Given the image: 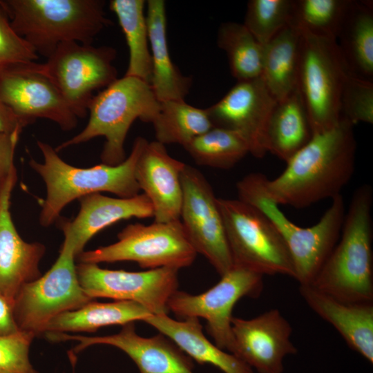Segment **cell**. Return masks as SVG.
Returning a JSON list of instances; mask_svg holds the SVG:
<instances>
[{
  "label": "cell",
  "mask_w": 373,
  "mask_h": 373,
  "mask_svg": "<svg viewBox=\"0 0 373 373\" xmlns=\"http://www.w3.org/2000/svg\"><path fill=\"white\" fill-rule=\"evenodd\" d=\"M299 30L297 88L314 135L341 120L340 97L348 71L335 39Z\"/></svg>",
  "instance_id": "obj_8"
},
{
  "label": "cell",
  "mask_w": 373,
  "mask_h": 373,
  "mask_svg": "<svg viewBox=\"0 0 373 373\" xmlns=\"http://www.w3.org/2000/svg\"><path fill=\"white\" fill-rule=\"evenodd\" d=\"M309 307L331 324L350 348L373 363V304L340 300L312 285H299Z\"/></svg>",
  "instance_id": "obj_22"
},
{
  "label": "cell",
  "mask_w": 373,
  "mask_h": 373,
  "mask_svg": "<svg viewBox=\"0 0 373 373\" xmlns=\"http://www.w3.org/2000/svg\"><path fill=\"white\" fill-rule=\"evenodd\" d=\"M353 127L341 119L332 128L313 135L277 178L267 179L269 198L279 206L302 209L341 195L355 168Z\"/></svg>",
  "instance_id": "obj_1"
},
{
  "label": "cell",
  "mask_w": 373,
  "mask_h": 373,
  "mask_svg": "<svg viewBox=\"0 0 373 373\" xmlns=\"http://www.w3.org/2000/svg\"><path fill=\"white\" fill-rule=\"evenodd\" d=\"M78 200L80 207L77 216L73 220H61L59 223L64 241L73 248L76 257L87 242L106 227L131 218L153 217L152 204L144 193L131 198H111L95 193Z\"/></svg>",
  "instance_id": "obj_21"
},
{
  "label": "cell",
  "mask_w": 373,
  "mask_h": 373,
  "mask_svg": "<svg viewBox=\"0 0 373 373\" xmlns=\"http://www.w3.org/2000/svg\"><path fill=\"white\" fill-rule=\"evenodd\" d=\"M277 101L261 77L238 82L218 102L207 108L213 126L238 133L257 158L267 153L266 133Z\"/></svg>",
  "instance_id": "obj_16"
},
{
  "label": "cell",
  "mask_w": 373,
  "mask_h": 373,
  "mask_svg": "<svg viewBox=\"0 0 373 373\" xmlns=\"http://www.w3.org/2000/svg\"><path fill=\"white\" fill-rule=\"evenodd\" d=\"M267 178L260 173H249L236 184L238 199L265 214L280 233L291 256L295 279L310 285L337 243L345 214L342 195L332 200L318 222L301 227L288 219L266 192Z\"/></svg>",
  "instance_id": "obj_5"
},
{
  "label": "cell",
  "mask_w": 373,
  "mask_h": 373,
  "mask_svg": "<svg viewBox=\"0 0 373 373\" xmlns=\"http://www.w3.org/2000/svg\"><path fill=\"white\" fill-rule=\"evenodd\" d=\"M144 322L174 342L186 355L199 364L212 365L223 373H254L234 354L209 341L197 318L174 320L168 315H151Z\"/></svg>",
  "instance_id": "obj_24"
},
{
  "label": "cell",
  "mask_w": 373,
  "mask_h": 373,
  "mask_svg": "<svg viewBox=\"0 0 373 373\" xmlns=\"http://www.w3.org/2000/svg\"><path fill=\"white\" fill-rule=\"evenodd\" d=\"M300 32L287 25L263 46L261 78L280 101L297 88Z\"/></svg>",
  "instance_id": "obj_27"
},
{
  "label": "cell",
  "mask_w": 373,
  "mask_h": 373,
  "mask_svg": "<svg viewBox=\"0 0 373 373\" xmlns=\"http://www.w3.org/2000/svg\"><path fill=\"white\" fill-rule=\"evenodd\" d=\"M75 258L73 248L64 241L51 268L19 289L12 305L19 331L32 333L35 336L44 334L52 318L93 300L79 284Z\"/></svg>",
  "instance_id": "obj_10"
},
{
  "label": "cell",
  "mask_w": 373,
  "mask_h": 373,
  "mask_svg": "<svg viewBox=\"0 0 373 373\" xmlns=\"http://www.w3.org/2000/svg\"><path fill=\"white\" fill-rule=\"evenodd\" d=\"M181 182L180 220L197 254L204 256L221 276L233 265L218 198L204 175L190 165H185Z\"/></svg>",
  "instance_id": "obj_13"
},
{
  "label": "cell",
  "mask_w": 373,
  "mask_h": 373,
  "mask_svg": "<svg viewBox=\"0 0 373 373\" xmlns=\"http://www.w3.org/2000/svg\"><path fill=\"white\" fill-rule=\"evenodd\" d=\"M116 55L112 46L64 42L45 63L39 64V69L52 82L77 116L84 117L94 92L117 79L113 65Z\"/></svg>",
  "instance_id": "obj_11"
},
{
  "label": "cell",
  "mask_w": 373,
  "mask_h": 373,
  "mask_svg": "<svg viewBox=\"0 0 373 373\" xmlns=\"http://www.w3.org/2000/svg\"><path fill=\"white\" fill-rule=\"evenodd\" d=\"M151 124L156 141L183 147L213 127L207 108L189 105L184 100L160 102L159 111Z\"/></svg>",
  "instance_id": "obj_30"
},
{
  "label": "cell",
  "mask_w": 373,
  "mask_h": 373,
  "mask_svg": "<svg viewBox=\"0 0 373 373\" xmlns=\"http://www.w3.org/2000/svg\"><path fill=\"white\" fill-rule=\"evenodd\" d=\"M217 44L225 52L231 75L238 82L260 77L263 46L243 23H222L218 30Z\"/></svg>",
  "instance_id": "obj_31"
},
{
  "label": "cell",
  "mask_w": 373,
  "mask_h": 373,
  "mask_svg": "<svg viewBox=\"0 0 373 373\" xmlns=\"http://www.w3.org/2000/svg\"><path fill=\"white\" fill-rule=\"evenodd\" d=\"M294 0H250L244 25L262 46L289 25Z\"/></svg>",
  "instance_id": "obj_34"
},
{
  "label": "cell",
  "mask_w": 373,
  "mask_h": 373,
  "mask_svg": "<svg viewBox=\"0 0 373 373\" xmlns=\"http://www.w3.org/2000/svg\"><path fill=\"white\" fill-rule=\"evenodd\" d=\"M186 164L171 157L165 145L147 142L136 164L135 178L150 200L155 222L179 220L182 202L181 175Z\"/></svg>",
  "instance_id": "obj_20"
},
{
  "label": "cell",
  "mask_w": 373,
  "mask_h": 373,
  "mask_svg": "<svg viewBox=\"0 0 373 373\" xmlns=\"http://www.w3.org/2000/svg\"><path fill=\"white\" fill-rule=\"evenodd\" d=\"M233 354L258 373H284V358L296 354L292 328L278 309L253 318L233 317Z\"/></svg>",
  "instance_id": "obj_17"
},
{
  "label": "cell",
  "mask_w": 373,
  "mask_h": 373,
  "mask_svg": "<svg viewBox=\"0 0 373 373\" xmlns=\"http://www.w3.org/2000/svg\"><path fill=\"white\" fill-rule=\"evenodd\" d=\"M147 142L142 137H136L129 155L117 165L101 163L78 168L64 161L49 144L37 141L44 162L30 159L29 165L42 178L46 188L39 214L40 224L49 227L59 219L68 204L88 194L109 192L119 198L138 195L140 189L135 178V166Z\"/></svg>",
  "instance_id": "obj_3"
},
{
  "label": "cell",
  "mask_w": 373,
  "mask_h": 373,
  "mask_svg": "<svg viewBox=\"0 0 373 373\" xmlns=\"http://www.w3.org/2000/svg\"><path fill=\"white\" fill-rule=\"evenodd\" d=\"M25 126L0 97V133H20Z\"/></svg>",
  "instance_id": "obj_40"
},
{
  "label": "cell",
  "mask_w": 373,
  "mask_h": 373,
  "mask_svg": "<svg viewBox=\"0 0 373 373\" xmlns=\"http://www.w3.org/2000/svg\"><path fill=\"white\" fill-rule=\"evenodd\" d=\"M262 278L260 274L233 266L214 286L202 294L193 295L177 290L169 298L168 308L180 320H206L207 333L215 345L232 354L233 307L243 297H258L263 288Z\"/></svg>",
  "instance_id": "obj_12"
},
{
  "label": "cell",
  "mask_w": 373,
  "mask_h": 373,
  "mask_svg": "<svg viewBox=\"0 0 373 373\" xmlns=\"http://www.w3.org/2000/svg\"><path fill=\"white\" fill-rule=\"evenodd\" d=\"M308 115L296 88L277 101L266 133L267 153L287 162L312 137Z\"/></svg>",
  "instance_id": "obj_26"
},
{
  "label": "cell",
  "mask_w": 373,
  "mask_h": 373,
  "mask_svg": "<svg viewBox=\"0 0 373 373\" xmlns=\"http://www.w3.org/2000/svg\"><path fill=\"white\" fill-rule=\"evenodd\" d=\"M372 204L369 184L355 190L341 237L310 284L342 301L373 300Z\"/></svg>",
  "instance_id": "obj_2"
},
{
  "label": "cell",
  "mask_w": 373,
  "mask_h": 373,
  "mask_svg": "<svg viewBox=\"0 0 373 373\" xmlns=\"http://www.w3.org/2000/svg\"><path fill=\"white\" fill-rule=\"evenodd\" d=\"M159 109L160 102L149 84L124 75L93 96L88 106L89 118L85 128L55 149L59 152L104 137L102 163L117 165L126 159L124 142L133 123L137 119L152 123Z\"/></svg>",
  "instance_id": "obj_6"
},
{
  "label": "cell",
  "mask_w": 373,
  "mask_h": 373,
  "mask_svg": "<svg viewBox=\"0 0 373 373\" xmlns=\"http://www.w3.org/2000/svg\"><path fill=\"white\" fill-rule=\"evenodd\" d=\"M197 164L229 169L249 153L246 140L237 132L213 126L184 146Z\"/></svg>",
  "instance_id": "obj_32"
},
{
  "label": "cell",
  "mask_w": 373,
  "mask_h": 373,
  "mask_svg": "<svg viewBox=\"0 0 373 373\" xmlns=\"http://www.w3.org/2000/svg\"><path fill=\"white\" fill-rule=\"evenodd\" d=\"M12 27L39 55L61 44H92L111 21L102 0H0Z\"/></svg>",
  "instance_id": "obj_4"
},
{
  "label": "cell",
  "mask_w": 373,
  "mask_h": 373,
  "mask_svg": "<svg viewBox=\"0 0 373 373\" xmlns=\"http://www.w3.org/2000/svg\"><path fill=\"white\" fill-rule=\"evenodd\" d=\"M350 0H294L291 25L336 40Z\"/></svg>",
  "instance_id": "obj_33"
},
{
  "label": "cell",
  "mask_w": 373,
  "mask_h": 373,
  "mask_svg": "<svg viewBox=\"0 0 373 373\" xmlns=\"http://www.w3.org/2000/svg\"><path fill=\"white\" fill-rule=\"evenodd\" d=\"M146 15L151 56V87L157 99L184 100L192 79L184 75L172 61L167 44L166 4L149 0Z\"/></svg>",
  "instance_id": "obj_23"
},
{
  "label": "cell",
  "mask_w": 373,
  "mask_h": 373,
  "mask_svg": "<svg viewBox=\"0 0 373 373\" xmlns=\"http://www.w3.org/2000/svg\"><path fill=\"white\" fill-rule=\"evenodd\" d=\"M144 0H111L110 10L116 15L128 48L125 76L139 78L150 84L152 73L149 33Z\"/></svg>",
  "instance_id": "obj_29"
},
{
  "label": "cell",
  "mask_w": 373,
  "mask_h": 373,
  "mask_svg": "<svg viewBox=\"0 0 373 373\" xmlns=\"http://www.w3.org/2000/svg\"><path fill=\"white\" fill-rule=\"evenodd\" d=\"M38 58L34 49L15 31L0 3V73L15 66L36 62Z\"/></svg>",
  "instance_id": "obj_36"
},
{
  "label": "cell",
  "mask_w": 373,
  "mask_h": 373,
  "mask_svg": "<svg viewBox=\"0 0 373 373\" xmlns=\"http://www.w3.org/2000/svg\"><path fill=\"white\" fill-rule=\"evenodd\" d=\"M0 97L25 127L38 118L54 122L64 131L77 126L79 117L37 62L1 72Z\"/></svg>",
  "instance_id": "obj_15"
},
{
  "label": "cell",
  "mask_w": 373,
  "mask_h": 373,
  "mask_svg": "<svg viewBox=\"0 0 373 373\" xmlns=\"http://www.w3.org/2000/svg\"><path fill=\"white\" fill-rule=\"evenodd\" d=\"M16 181L15 169L0 185V293L12 305L22 286L41 276L39 264L46 251L40 242L24 241L13 223L10 204Z\"/></svg>",
  "instance_id": "obj_19"
},
{
  "label": "cell",
  "mask_w": 373,
  "mask_h": 373,
  "mask_svg": "<svg viewBox=\"0 0 373 373\" xmlns=\"http://www.w3.org/2000/svg\"><path fill=\"white\" fill-rule=\"evenodd\" d=\"M46 336L52 341H78L74 354L93 345L115 347L135 362L140 373H193V360L174 342L161 333L141 336L135 332L134 323L123 325L119 333L108 336H84L59 332H48Z\"/></svg>",
  "instance_id": "obj_18"
},
{
  "label": "cell",
  "mask_w": 373,
  "mask_h": 373,
  "mask_svg": "<svg viewBox=\"0 0 373 373\" xmlns=\"http://www.w3.org/2000/svg\"><path fill=\"white\" fill-rule=\"evenodd\" d=\"M341 119L353 126L373 123V83L347 73L340 97Z\"/></svg>",
  "instance_id": "obj_35"
},
{
  "label": "cell",
  "mask_w": 373,
  "mask_h": 373,
  "mask_svg": "<svg viewBox=\"0 0 373 373\" xmlns=\"http://www.w3.org/2000/svg\"><path fill=\"white\" fill-rule=\"evenodd\" d=\"M117 239L110 245L83 251L76 258L84 263L133 261L143 269H180L191 265L198 254L180 220L130 224L117 234Z\"/></svg>",
  "instance_id": "obj_9"
},
{
  "label": "cell",
  "mask_w": 373,
  "mask_h": 373,
  "mask_svg": "<svg viewBox=\"0 0 373 373\" xmlns=\"http://www.w3.org/2000/svg\"><path fill=\"white\" fill-rule=\"evenodd\" d=\"M178 270L160 267L133 272L103 269L95 263L76 265L79 284L92 299L133 301L153 315H168L169 300L178 287Z\"/></svg>",
  "instance_id": "obj_14"
},
{
  "label": "cell",
  "mask_w": 373,
  "mask_h": 373,
  "mask_svg": "<svg viewBox=\"0 0 373 373\" xmlns=\"http://www.w3.org/2000/svg\"><path fill=\"white\" fill-rule=\"evenodd\" d=\"M19 332L12 303L0 293V336L15 334Z\"/></svg>",
  "instance_id": "obj_39"
},
{
  "label": "cell",
  "mask_w": 373,
  "mask_h": 373,
  "mask_svg": "<svg viewBox=\"0 0 373 373\" xmlns=\"http://www.w3.org/2000/svg\"><path fill=\"white\" fill-rule=\"evenodd\" d=\"M152 314L142 305L129 300L90 301L82 307L62 313L46 325L47 332H92L100 327L144 321Z\"/></svg>",
  "instance_id": "obj_28"
},
{
  "label": "cell",
  "mask_w": 373,
  "mask_h": 373,
  "mask_svg": "<svg viewBox=\"0 0 373 373\" xmlns=\"http://www.w3.org/2000/svg\"><path fill=\"white\" fill-rule=\"evenodd\" d=\"M20 134L0 133V185L16 169L14 158Z\"/></svg>",
  "instance_id": "obj_38"
},
{
  "label": "cell",
  "mask_w": 373,
  "mask_h": 373,
  "mask_svg": "<svg viewBox=\"0 0 373 373\" xmlns=\"http://www.w3.org/2000/svg\"><path fill=\"white\" fill-rule=\"evenodd\" d=\"M336 42L348 73L372 82V1L350 0Z\"/></svg>",
  "instance_id": "obj_25"
},
{
  "label": "cell",
  "mask_w": 373,
  "mask_h": 373,
  "mask_svg": "<svg viewBox=\"0 0 373 373\" xmlns=\"http://www.w3.org/2000/svg\"><path fill=\"white\" fill-rule=\"evenodd\" d=\"M35 336L19 332L0 336V373H38L29 361V349Z\"/></svg>",
  "instance_id": "obj_37"
},
{
  "label": "cell",
  "mask_w": 373,
  "mask_h": 373,
  "mask_svg": "<svg viewBox=\"0 0 373 373\" xmlns=\"http://www.w3.org/2000/svg\"><path fill=\"white\" fill-rule=\"evenodd\" d=\"M233 265L262 276L295 278L288 249L273 223L256 207L218 198Z\"/></svg>",
  "instance_id": "obj_7"
}]
</instances>
